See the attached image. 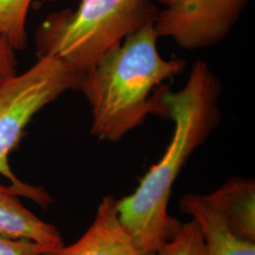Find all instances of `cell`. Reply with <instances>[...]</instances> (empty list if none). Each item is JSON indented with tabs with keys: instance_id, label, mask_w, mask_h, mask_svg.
<instances>
[{
	"instance_id": "1",
	"label": "cell",
	"mask_w": 255,
	"mask_h": 255,
	"mask_svg": "<svg viewBox=\"0 0 255 255\" xmlns=\"http://www.w3.org/2000/svg\"><path fill=\"white\" fill-rule=\"evenodd\" d=\"M220 95V82L203 61L192 65L179 91H170L165 85L160 88L165 118L174 123L171 140L134 192L117 201L121 223L147 252L156 253L182 227L167 211L172 186L195 149L218 126Z\"/></svg>"
},
{
	"instance_id": "2",
	"label": "cell",
	"mask_w": 255,
	"mask_h": 255,
	"mask_svg": "<svg viewBox=\"0 0 255 255\" xmlns=\"http://www.w3.org/2000/svg\"><path fill=\"white\" fill-rule=\"evenodd\" d=\"M158 39L153 23L146 24L81 75L78 90L90 106V131L98 140L117 143L147 116L165 118L159 89L186 64L182 59H164Z\"/></svg>"
},
{
	"instance_id": "3",
	"label": "cell",
	"mask_w": 255,
	"mask_h": 255,
	"mask_svg": "<svg viewBox=\"0 0 255 255\" xmlns=\"http://www.w3.org/2000/svg\"><path fill=\"white\" fill-rule=\"evenodd\" d=\"M151 0H81L75 9L55 11L37 28L38 58L60 59L82 75L129 34L154 23Z\"/></svg>"
},
{
	"instance_id": "4",
	"label": "cell",
	"mask_w": 255,
	"mask_h": 255,
	"mask_svg": "<svg viewBox=\"0 0 255 255\" xmlns=\"http://www.w3.org/2000/svg\"><path fill=\"white\" fill-rule=\"evenodd\" d=\"M81 75L52 56L38 58L23 73L0 82V175L7 178L19 195L49 206L53 200L40 186L22 182L11 170L9 156L21 141L27 124L41 110L62 95L78 90Z\"/></svg>"
},
{
	"instance_id": "5",
	"label": "cell",
	"mask_w": 255,
	"mask_h": 255,
	"mask_svg": "<svg viewBox=\"0 0 255 255\" xmlns=\"http://www.w3.org/2000/svg\"><path fill=\"white\" fill-rule=\"evenodd\" d=\"M153 23L158 38H168L184 50H201L222 42L250 0H157Z\"/></svg>"
},
{
	"instance_id": "6",
	"label": "cell",
	"mask_w": 255,
	"mask_h": 255,
	"mask_svg": "<svg viewBox=\"0 0 255 255\" xmlns=\"http://www.w3.org/2000/svg\"><path fill=\"white\" fill-rule=\"evenodd\" d=\"M46 255H155L138 244L121 223L117 200L106 196L101 201L95 219L78 241L49 251Z\"/></svg>"
},
{
	"instance_id": "7",
	"label": "cell",
	"mask_w": 255,
	"mask_h": 255,
	"mask_svg": "<svg viewBox=\"0 0 255 255\" xmlns=\"http://www.w3.org/2000/svg\"><path fill=\"white\" fill-rule=\"evenodd\" d=\"M180 206L199 224L206 255H255V242L234 235L206 195L188 193L181 199Z\"/></svg>"
},
{
	"instance_id": "8",
	"label": "cell",
	"mask_w": 255,
	"mask_h": 255,
	"mask_svg": "<svg viewBox=\"0 0 255 255\" xmlns=\"http://www.w3.org/2000/svg\"><path fill=\"white\" fill-rule=\"evenodd\" d=\"M19 196L11 185L0 184V235L33 241L51 249L64 246L60 231L25 207Z\"/></svg>"
},
{
	"instance_id": "9",
	"label": "cell",
	"mask_w": 255,
	"mask_h": 255,
	"mask_svg": "<svg viewBox=\"0 0 255 255\" xmlns=\"http://www.w3.org/2000/svg\"><path fill=\"white\" fill-rule=\"evenodd\" d=\"M206 196L234 235L243 240L255 242L254 179L239 177L230 179Z\"/></svg>"
},
{
	"instance_id": "10",
	"label": "cell",
	"mask_w": 255,
	"mask_h": 255,
	"mask_svg": "<svg viewBox=\"0 0 255 255\" xmlns=\"http://www.w3.org/2000/svg\"><path fill=\"white\" fill-rule=\"evenodd\" d=\"M32 0H0V38L15 51L27 46V11Z\"/></svg>"
},
{
	"instance_id": "11",
	"label": "cell",
	"mask_w": 255,
	"mask_h": 255,
	"mask_svg": "<svg viewBox=\"0 0 255 255\" xmlns=\"http://www.w3.org/2000/svg\"><path fill=\"white\" fill-rule=\"evenodd\" d=\"M155 255H206L199 224L194 219L182 224L176 236L164 243Z\"/></svg>"
},
{
	"instance_id": "12",
	"label": "cell",
	"mask_w": 255,
	"mask_h": 255,
	"mask_svg": "<svg viewBox=\"0 0 255 255\" xmlns=\"http://www.w3.org/2000/svg\"><path fill=\"white\" fill-rule=\"evenodd\" d=\"M53 249L25 239L0 235V255H46Z\"/></svg>"
},
{
	"instance_id": "13",
	"label": "cell",
	"mask_w": 255,
	"mask_h": 255,
	"mask_svg": "<svg viewBox=\"0 0 255 255\" xmlns=\"http://www.w3.org/2000/svg\"><path fill=\"white\" fill-rule=\"evenodd\" d=\"M16 67L15 50L4 39L0 38V82L17 73Z\"/></svg>"
}]
</instances>
